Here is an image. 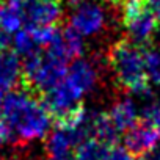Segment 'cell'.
<instances>
[{
    "mask_svg": "<svg viewBox=\"0 0 160 160\" xmlns=\"http://www.w3.org/2000/svg\"><path fill=\"white\" fill-rule=\"evenodd\" d=\"M0 116L11 133V144L25 146L42 140L52 130V115L32 90H18L7 96Z\"/></svg>",
    "mask_w": 160,
    "mask_h": 160,
    "instance_id": "6da1fadb",
    "label": "cell"
},
{
    "mask_svg": "<svg viewBox=\"0 0 160 160\" xmlns=\"http://www.w3.org/2000/svg\"><path fill=\"white\" fill-rule=\"evenodd\" d=\"M68 63L69 57L63 47L60 35L57 42L24 60V80L28 85V90L35 93H47L57 87L68 72Z\"/></svg>",
    "mask_w": 160,
    "mask_h": 160,
    "instance_id": "7a4b0ae2",
    "label": "cell"
},
{
    "mask_svg": "<svg viewBox=\"0 0 160 160\" xmlns=\"http://www.w3.org/2000/svg\"><path fill=\"white\" fill-rule=\"evenodd\" d=\"M108 64L122 90L137 96L151 90L144 71V52L140 46L126 39L116 41L108 50Z\"/></svg>",
    "mask_w": 160,
    "mask_h": 160,
    "instance_id": "3957f363",
    "label": "cell"
},
{
    "mask_svg": "<svg viewBox=\"0 0 160 160\" xmlns=\"http://www.w3.org/2000/svg\"><path fill=\"white\" fill-rule=\"evenodd\" d=\"M69 27L83 38H96L108 30L112 22L108 10L101 0H75L68 5Z\"/></svg>",
    "mask_w": 160,
    "mask_h": 160,
    "instance_id": "277c9868",
    "label": "cell"
},
{
    "mask_svg": "<svg viewBox=\"0 0 160 160\" xmlns=\"http://www.w3.org/2000/svg\"><path fill=\"white\" fill-rule=\"evenodd\" d=\"M122 24L129 41L137 46L149 44L158 32V21L149 8L148 0H126L122 5Z\"/></svg>",
    "mask_w": 160,
    "mask_h": 160,
    "instance_id": "5b68a950",
    "label": "cell"
},
{
    "mask_svg": "<svg viewBox=\"0 0 160 160\" xmlns=\"http://www.w3.org/2000/svg\"><path fill=\"white\" fill-rule=\"evenodd\" d=\"M102 77V64L98 58H75L68 66V72L64 75V82L80 96L85 98L91 94L101 83Z\"/></svg>",
    "mask_w": 160,
    "mask_h": 160,
    "instance_id": "8992f818",
    "label": "cell"
},
{
    "mask_svg": "<svg viewBox=\"0 0 160 160\" xmlns=\"http://www.w3.org/2000/svg\"><path fill=\"white\" fill-rule=\"evenodd\" d=\"M82 98H80L66 82L64 78L61 82L53 87L52 90H49L47 93H44V105L49 110V113L52 115V118H57L58 122L60 121H66L69 118H72L74 115H77L82 110Z\"/></svg>",
    "mask_w": 160,
    "mask_h": 160,
    "instance_id": "52a82bcc",
    "label": "cell"
},
{
    "mask_svg": "<svg viewBox=\"0 0 160 160\" xmlns=\"http://www.w3.org/2000/svg\"><path fill=\"white\" fill-rule=\"evenodd\" d=\"M27 27H57L63 16L60 0H24Z\"/></svg>",
    "mask_w": 160,
    "mask_h": 160,
    "instance_id": "ba28073f",
    "label": "cell"
},
{
    "mask_svg": "<svg viewBox=\"0 0 160 160\" xmlns=\"http://www.w3.org/2000/svg\"><path fill=\"white\" fill-rule=\"evenodd\" d=\"M158 143H160L158 129L144 119L138 121L124 135L126 149L132 155H148Z\"/></svg>",
    "mask_w": 160,
    "mask_h": 160,
    "instance_id": "9c48e42d",
    "label": "cell"
},
{
    "mask_svg": "<svg viewBox=\"0 0 160 160\" xmlns=\"http://www.w3.org/2000/svg\"><path fill=\"white\" fill-rule=\"evenodd\" d=\"M107 115L119 132H127L138 122L140 108L133 98L127 94H121L113 101Z\"/></svg>",
    "mask_w": 160,
    "mask_h": 160,
    "instance_id": "30bf717a",
    "label": "cell"
},
{
    "mask_svg": "<svg viewBox=\"0 0 160 160\" xmlns=\"http://www.w3.org/2000/svg\"><path fill=\"white\" fill-rule=\"evenodd\" d=\"M25 24L24 0H0V32L14 36Z\"/></svg>",
    "mask_w": 160,
    "mask_h": 160,
    "instance_id": "8fae6325",
    "label": "cell"
},
{
    "mask_svg": "<svg viewBox=\"0 0 160 160\" xmlns=\"http://www.w3.org/2000/svg\"><path fill=\"white\" fill-rule=\"evenodd\" d=\"M24 78L22 61L11 49L0 50V87L3 90L16 88Z\"/></svg>",
    "mask_w": 160,
    "mask_h": 160,
    "instance_id": "7c38bea8",
    "label": "cell"
},
{
    "mask_svg": "<svg viewBox=\"0 0 160 160\" xmlns=\"http://www.w3.org/2000/svg\"><path fill=\"white\" fill-rule=\"evenodd\" d=\"M90 130H91V138H96L110 148L118 141L119 137V130L113 126L108 115L101 112L90 110Z\"/></svg>",
    "mask_w": 160,
    "mask_h": 160,
    "instance_id": "4fadbf2b",
    "label": "cell"
},
{
    "mask_svg": "<svg viewBox=\"0 0 160 160\" xmlns=\"http://www.w3.org/2000/svg\"><path fill=\"white\" fill-rule=\"evenodd\" d=\"M11 47L14 49V52L19 55V57H24L28 58L32 55H35L36 52L41 50L36 38H35V33L30 27H25L22 30H19L14 36H13V44Z\"/></svg>",
    "mask_w": 160,
    "mask_h": 160,
    "instance_id": "5bb4252c",
    "label": "cell"
},
{
    "mask_svg": "<svg viewBox=\"0 0 160 160\" xmlns=\"http://www.w3.org/2000/svg\"><path fill=\"white\" fill-rule=\"evenodd\" d=\"M110 149L96 138H87L75 149V160H107Z\"/></svg>",
    "mask_w": 160,
    "mask_h": 160,
    "instance_id": "9a60e30c",
    "label": "cell"
},
{
    "mask_svg": "<svg viewBox=\"0 0 160 160\" xmlns=\"http://www.w3.org/2000/svg\"><path fill=\"white\" fill-rule=\"evenodd\" d=\"M61 42H63V47H64L69 60L80 58L82 53L85 52V38L82 35H78L69 25L64 30H61Z\"/></svg>",
    "mask_w": 160,
    "mask_h": 160,
    "instance_id": "2e32d148",
    "label": "cell"
},
{
    "mask_svg": "<svg viewBox=\"0 0 160 160\" xmlns=\"http://www.w3.org/2000/svg\"><path fill=\"white\" fill-rule=\"evenodd\" d=\"M146 78L155 87H160V47L152 46L144 52Z\"/></svg>",
    "mask_w": 160,
    "mask_h": 160,
    "instance_id": "e0dca14e",
    "label": "cell"
},
{
    "mask_svg": "<svg viewBox=\"0 0 160 160\" xmlns=\"http://www.w3.org/2000/svg\"><path fill=\"white\" fill-rule=\"evenodd\" d=\"M107 160H135V158L126 148H112Z\"/></svg>",
    "mask_w": 160,
    "mask_h": 160,
    "instance_id": "ac0fdd59",
    "label": "cell"
},
{
    "mask_svg": "<svg viewBox=\"0 0 160 160\" xmlns=\"http://www.w3.org/2000/svg\"><path fill=\"white\" fill-rule=\"evenodd\" d=\"M148 5L152 10V13L155 14L158 24H160V0H148Z\"/></svg>",
    "mask_w": 160,
    "mask_h": 160,
    "instance_id": "d6986e66",
    "label": "cell"
},
{
    "mask_svg": "<svg viewBox=\"0 0 160 160\" xmlns=\"http://www.w3.org/2000/svg\"><path fill=\"white\" fill-rule=\"evenodd\" d=\"M144 160H160V143L146 155V158Z\"/></svg>",
    "mask_w": 160,
    "mask_h": 160,
    "instance_id": "ffe728a7",
    "label": "cell"
},
{
    "mask_svg": "<svg viewBox=\"0 0 160 160\" xmlns=\"http://www.w3.org/2000/svg\"><path fill=\"white\" fill-rule=\"evenodd\" d=\"M7 90H3L2 87H0V113H2V108H3V104L7 101Z\"/></svg>",
    "mask_w": 160,
    "mask_h": 160,
    "instance_id": "44dd1931",
    "label": "cell"
},
{
    "mask_svg": "<svg viewBox=\"0 0 160 160\" xmlns=\"http://www.w3.org/2000/svg\"><path fill=\"white\" fill-rule=\"evenodd\" d=\"M101 2H105V3H115V2H118V0H101Z\"/></svg>",
    "mask_w": 160,
    "mask_h": 160,
    "instance_id": "7402d4cb",
    "label": "cell"
},
{
    "mask_svg": "<svg viewBox=\"0 0 160 160\" xmlns=\"http://www.w3.org/2000/svg\"><path fill=\"white\" fill-rule=\"evenodd\" d=\"M0 144H2V141H0Z\"/></svg>",
    "mask_w": 160,
    "mask_h": 160,
    "instance_id": "603a6c76",
    "label": "cell"
}]
</instances>
